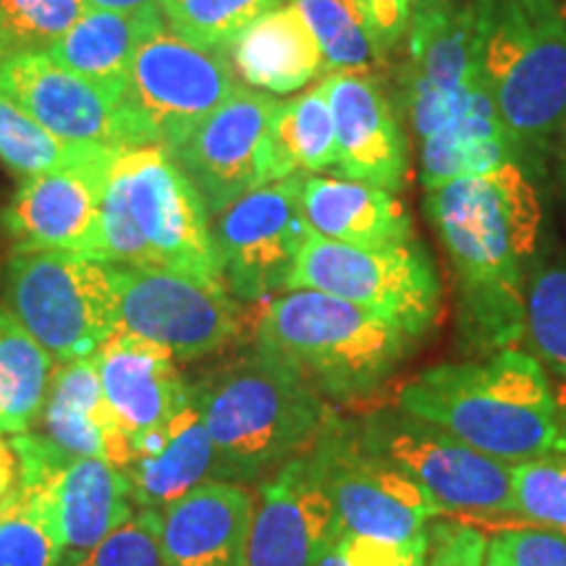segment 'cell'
Masks as SVG:
<instances>
[{"mask_svg": "<svg viewBox=\"0 0 566 566\" xmlns=\"http://www.w3.org/2000/svg\"><path fill=\"white\" fill-rule=\"evenodd\" d=\"M424 212L454 271L464 336L493 354L525 338V292L543 202L520 163L454 179L424 195Z\"/></svg>", "mask_w": 566, "mask_h": 566, "instance_id": "obj_1", "label": "cell"}, {"mask_svg": "<svg viewBox=\"0 0 566 566\" xmlns=\"http://www.w3.org/2000/svg\"><path fill=\"white\" fill-rule=\"evenodd\" d=\"M216 446L218 480L263 483L313 451L336 415L307 380L254 349L189 384Z\"/></svg>", "mask_w": 566, "mask_h": 566, "instance_id": "obj_3", "label": "cell"}, {"mask_svg": "<svg viewBox=\"0 0 566 566\" xmlns=\"http://www.w3.org/2000/svg\"><path fill=\"white\" fill-rule=\"evenodd\" d=\"M55 359L0 304V436L32 430L45 405Z\"/></svg>", "mask_w": 566, "mask_h": 566, "instance_id": "obj_29", "label": "cell"}, {"mask_svg": "<svg viewBox=\"0 0 566 566\" xmlns=\"http://www.w3.org/2000/svg\"><path fill=\"white\" fill-rule=\"evenodd\" d=\"M113 153L122 150L61 139L59 134L48 132L0 92V158L24 179L87 166V163L108 158Z\"/></svg>", "mask_w": 566, "mask_h": 566, "instance_id": "obj_32", "label": "cell"}, {"mask_svg": "<svg viewBox=\"0 0 566 566\" xmlns=\"http://www.w3.org/2000/svg\"><path fill=\"white\" fill-rule=\"evenodd\" d=\"M38 422V436L61 454L105 459L122 472L129 464V438L105 399L95 357L55 363Z\"/></svg>", "mask_w": 566, "mask_h": 566, "instance_id": "obj_24", "label": "cell"}, {"mask_svg": "<svg viewBox=\"0 0 566 566\" xmlns=\"http://www.w3.org/2000/svg\"><path fill=\"white\" fill-rule=\"evenodd\" d=\"M506 566H566V533L543 527L504 530L493 537Z\"/></svg>", "mask_w": 566, "mask_h": 566, "instance_id": "obj_40", "label": "cell"}, {"mask_svg": "<svg viewBox=\"0 0 566 566\" xmlns=\"http://www.w3.org/2000/svg\"><path fill=\"white\" fill-rule=\"evenodd\" d=\"M24 483V464L11 436H0V504L13 499Z\"/></svg>", "mask_w": 566, "mask_h": 566, "instance_id": "obj_43", "label": "cell"}, {"mask_svg": "<svg viewBox=\"0 0 566 566\" xmlns=\"http://www.w3.org/2000/svg\"><path fill=\"white\" fill-rule=\"evenodd\" d=\"M415 338L386 317L307 289L268 300L254 349L307 380L331 405L365 401L388 384Z\"/></svg>", "mask_w": 566, "mask_h": 566, "instance_id": "obj_4", "label": "cell"}, {"mask_svg": "<svg viewBox=\"0 0 566 566\" xmlns=\"http://www.w3.org/2000/svg\"><path fill=\"white\" fill-rule=\"evenodd\" d=\"M254 495L212 480L163 512V566H247Z\"/></svg>", "mask_w": 566, "mask_h": 566, "instance_id": "obj_22", "label": "cell"}, {"mask_svg": "<svg viewBox=\"0 0 566 566\" xmlns=\"http://www.w3.org/2000/svg\"><path fill=\"white\" fill-rule=\"evenodd\" d=\"M401 66V97L417 139L454 118L483 76L480 0H417Z\"/></svg>", "mask_w": 566, "mask_h": 566, "instance_id": "obj_13", "label": "cell"}, {"mask_svg": "<svg viewBox=\"0 0 566 566\" xmlns=\"http://www.w3.org/2000/svg\"><path fill=\"white\" fill-rule=\"evenodd\" d=\"M283 0H163L168 30L200 48L226 51L254 19Z\"/></svg>", "mask_w": 566, "mask_h": 566, "instance_id": "obj_34", "label": "cell"}, {"mask_svg": "<svg viewBox=\"0 0 566 566\" xmlns=\"http://www.w3.org/2000/svg\"><path fill=\"white\" fill-rule=\"evenodd\" d=\"M512 512L530 525L566 533V451L512 464Z\"/></svg>", "mask_w": 566, "mask_h": 566, "instance_id": "obj_36", "label": "cell"}, {"mask_svg": "<svg viewBox=\"0 0 566 566\" xmlns=\"http://www.w3.org/2000/svg\"><path fill=\"white\" fill-rule=\"evenodd\" d=\"M27 485L45 499L63 551L61 566L101 546L137 509L124 472L95 457H71Z\"/></svg>", "mask_w": 566, "mask_h": 566, "instance_id": "obj_20", "label": "cell"}, {"mask_svg": "<svg viewBox=\"0 0 566 566\" xmlns=\"http://www.w3.org/2000/svg\"><path fill=\"white\" fill-rule=\"evenodd\" d=\"M302 218L313 237L342 244L386 247L415 239L412 218L394 192L342 176H304Z\"/></svg>", "mask_w": 566, "mask_h": 566, "instance_id": "obj_26", "label": "cell"}, {"mask_svg": "<svg viewBox=\"0 0 566 566\" xmlns=\"http://www.w3.org/2000/svg\"><path fill=\"white\" fill-rule=\"evenodd\" d=\"M103 394L129 446L168 422L189 399L176 357L160 344L116 331L95 354Z\"/></svg>", "mask_w": 566, "mask_h": 566, "instance_id": "obj_21", "label": "cell"}, {"mask_svg": "<svg viewBox=\"0 0 566 566\" xmlns=\"http://www.w3.org/2000/svg\"><path fill=\"white\" fill-rule=\"evenodd\" d=\"M239 87L229 51L200 48L168 24L142 40L118 97L129 147H174Z\"/></svg>", "mask_w": 566, "mask_h": 566, "instance_id": "obj_8", "label": "cell"}, {"mask_svg": "<svg viewBox=\"0 0 566 566\" xmlns=\"http://www.w3.org/2000/svg\"><path fill=\"white\" fill-rule=\"evenodd\" d=\"M294 289L338 296L370 310L405 328L415 342L433 331L443 304L436 263L417 239L386 247H354L310 233L286 292Z\"/></svg>", "mask_w": 566, "mask_h": 566, "instance_id": "obj_9", "label": "cell"}, {"mask_svg": "<svg viewBox=\"0 0 566 566\" xmlns=\"http://www.w3.org/2000/svg\"><path fill=\"white\" fill-rule=\"evenodd\" d=\"M19 495H21V491H19L17 495H13V499L6 501V504H0V522H3L6 516H9V514L13 512V509H17V504H19Z\"/></svg>", "mask_w": 566, "mask_h": 566, "instance_id": "obj_47", "label": "cell"}, {"mask_svg": "<svg viewBox=\"0 0 566 566\" xmlns=\"http://www.w3.org/2000/svg\"><path fill=\"white\" fill-rule=\"evenodd\" d=\"M310 462L346 533L399 546L424 541L438 516H446L407 472L365 441L357 420L338 412L310 451Z\"/></svg>", "mask_w": 566, "mask_h": 566, "instance_id": "obj_10", "label": "cell"}, {"mask_svg": "<svg viewBox=\"0 0 566 566\" xmlns=\"http://www.w3.org/2000/svg\"><path fill=\"white\" fill-rule=\"evenodd\" d=\"M0 92L61 139L129 150L118 103L48 53H13L0 66Z\"/></svg>", "mask_w": 566, "mask_h": 566, "instance_id": "obj_17", "label": "cell"}, {"mask_svg": "<svg viewBox=\"0 0 566 566\" xmlns=\"http://www.w3.org/2000/svg\"><path fill=\"white\" fill-rule=\"evenodd\" d=\"M562 171H564V179H566V122H564V129H562Z\"/></svg>", "mask_w": 566, "mask_h": 566, "instance_id": "obj_48", "label": "cell"}, {"mask_svg": "<svg viewBox=\"0 0 566 566\" xmlns=\"http://www.w3.org/2000/svg\"><path fill=\"white\" fill-rule=\"evenodd\" d=\"M163 21H166L163 13L87 9L82 19L45 53L63 69L74 71L82 80L108 92L118 103L134 53H137L142 40Z\"/></svg>", "mask_w": 566, "mask_h": 566, "instance_id": "obj_28", "label": "cell"}, {"mask_svg": "<svg viewBox=\"0 0 566 566\" xmlns=\"http://www.w3.org/2000/svg\"><path fill=\"white\" fill-rule=\"evenodd\" d=\"M226 51L237 80L268 95H289L325 74L321 45L292 0L254 19Z\"/></svg>", "mask_w": 566, "mask_h": 566, "instance_id": "obj_27", "label": "cell"}, {"mask_svg": "<svg viewBox=\"0 0 566 566\" xmlns=\"http://www.w3.org/2000/svg\"><path fill=\"white\" fill-rule=\"evenodd\" d=\"M87 9L118 13H163V0H87Z\"/></svg>", "mask_w": 566, "mask_h": 566, "instance_id": "obj_44", "label": "cell"}, {"mask_svg": "<svg viewBox=\"0 0 566 566\" xmlns=\"http://www.w3.org/2000/svg\"><path fill=\"white\" fill-rule=\"evenodd\" d=\"M63 551L38 488L21 485L19 504L0 522V566H61Z\"/></svg>", "mask_w": 566, "mask_h": 566, "instance_id": "obj_35", "label": "cell"}, {"mask_svg": "<svg viewBox=\"0 0 566 566\" xmlns=\"http://www.w3.org/2000/svg\"><path fill=\"white\" fill-rule=\"evenodd\" d=\"M321 45L325 74H357L380 82L388 51L357 0H292Z\"/></svg>", "mask_w": 566, "mask_h": 566, "instance_id": "obj_31", "label": "cell"}, {"mask_svg": "<svg viewBox=\"0 0 566 566\" xmlns=\"http://www.w3.org/2000/svg\"><path fill=\"white\" fill-rule=\"evenodd\" d=\"M160 530L163 512L134 509V514L116 533L69 566H163Z\"/></svg>", "mask_w": 566, "mask_h": 566, "instance_id": "obj_38", "label": "cell"}, {"mask_svg": "<svg viewBox=\"0 0 566 566\" xmlns=\"http://www.w3.org/2000/svg\"><path fill=\"white\" fill-rule=\"evenodd\" d=\"M122 153L80 168L24 179L3 210L6 233L17 250L74 252L97 260L105 187Z\"/></svg>", "mask_w": 566, "mask_h": 566, "instance_id": "obj_16", "label": "cell"}, {"mask_svg": "<svg viewBox=\"0 0 566 566\" xmlns=\"http://www.w3.org/2000/svg\"><path fill=\"white\" fill-rule=\"evenodd\" d=\"M124 475L134 506L155 512H166L195 488L218 480L216 446L192 391L171 420L132 443Z\"/></svg>", "mask_w": 566, "mask_h": 566, "instance_id": "obj_23", "label": "cell"}, {"mask_svg": "<svg viewBox=\"0 0 566 566\" xmlns=\"http://www.w3.org/2000/svg\"><path fill=\"white\" fill-rule=\"evenodd\" d=\"M520 3H546V0H520Z\"/></svg>", "mask_w": 566, "mask_h": 566, "instance_id": "obj_49", "label": "cell"}, {"mask_svg": "<svg viewBox=\"0 0 566 566\" xmlns=\"http://www.w3.org/2000/svg\"><path fill=\"white\" fill-rule=\"evenodd\" d=\"M488 537L472 525L441 522L430 527V548L422 566H485Z\"/></svg>", "mask_w": 566, "mask_h": 566, "instance_id": "obj_41", "label": "cell"}, {"mask_svg": "<svg viewBox=\"0 0 566 566\" xmlns=\"http://www.w3.org/2000/svg\"><path fill=\"white\" fill-rule=\"evenodd\" d=\"M430 535L415 543H384L342 530L315 566H422L428 558Z\"/></svg>", "mask_w": 566, "mask_h": 566, "instance_id": "obj_39", "label": "cell"}, {"mask_svg": "<svg viewBox=\"0 0 566 566\" xmlns=\"http://www.w3.org/2000/svg\"><path fill=\"white\" fill-rule=\"evenodd\" d=\"M208 216L166 147H129L113 163L105 187L97 260L166 268L226 286Z\"/></svg>", "mask_w": 566, "mask_h": 566, "instance_id": "obj_5", "label": "cell"}, {"mask_svg": "<svg viewBox=\"0 0 566 566\" xmlns=\"http://www.w3.org/2000/svg\"><path fill=\"white\" fill-rule=\"evenodd\" d=\"M3 304L55 363L95 357L118 328L111 263L87 254L13 250Z\"/></svg>", "mask_w": 566, "mask_h": 566, "instance_id": "obj_7", "label": "cell"}, {"mask_svg": "<svg viewBox=\"0 0 566 566\" xmlns=\"http://www.w3.org/2000/svg\"><path fill=\"white\" fill-rule=\"evenodd\" d=\"M336 132V166L342 179L399 192L409 168V147L394 103L378 80L325 74Z\"/></svg>", "mask_w": 566, "mask_h": 566, "instance_id": "obj_19", "label": "cell"}, {"mask_svg": "<svg viewBox=\"0 0 566 566\" xmlns=\"http://www.w3.org/2000/svg\"><path fill=\"white\" fill-rule=\"evenodd\" d=\"M279 105V97L239 84L221 108L166 150L210 216H221L239 197L275 181L271 129Z\"/></svg>", "mask_w": 566, "mask_h": 566, "instance_id": "obj_14", "label": "cell"}, {"mask_svg": "<svg viewBox=\"0 0 566 566\" xmlns=\"http://www.w3.org/2000/svg\"><path fill=\"white\" fill-rule=\"evenodd\" d=\"M522 342L537 363L566 380V260L530 273Z\"/></svg>", "mask_w": 566, "mask_h": 566, "instance_id": "obj_33", "label": "cell"}, {"mask_svg": "<svg viewBox=\"0 0 566 566\" xmlns=\"http://www.w3.org/2000/svg\"><path fill=\"white\" fill-rule=\"evenodd\" d=\"M118 328L160 344L176 363H195L233 344L242 310L226 286L166 268L113 265Z\"/></svg>", "mask_w": 566, "mask_h": 566, "instance_id": "obj_12", "label": "cell"}, {"mask_svg": "<svg viewBox=\"0 0 566 566\" xmlns=\"http://www.w3.org/2000/svg\"><path fill=\"white\" fill-rule=\"evenodd\" d=\"M338 533L342 522L307 451L258 485L247 566H315Z\"/></svg>", "mask_w": 566, "mask_h": 566, "instance_id": "obj_18", "label": "cell"}, {"mask_svg": "<svg viewBox=\"0 0 566 566\" xmlns=\"http://www.w3.org/2000/svg\"><path fill=\"white\" fill-rule=\"evenodd\" d=\"M271 160L275 181L336 166L334 116L323 80L294 101H281L271 129Z\"/></svg>", "mask_w": 566, "mask_h": 566, "instance_id": "obj_30", "label": "cell"}, {"mask_svg": "<svg viewBox=\"0 0 566 566\" xmlns=\"http://www.w3.org/2000/svg\"><path fill=\"white\" fill-rule=\"evenodd\" d=\"M87 0H0V24L13 53L51 51L82 13Z\"/></svg>", "mask_w": 566, "mask_h": 566, "instance_id": "obj_37", "label": "cell"}, {"mask_svg": "<svg viewBox=\"0 0 566 566\" xmlns=\"http://www.w3.org/2000/svg\"><path fill=\"white\" fill-rule=\"evenodd\" d=\"M388 53L405 42L417 0H357Z\"/></svg>", "mask_w": 566, "mask_h": 566, "instance_id": "obj_42", "label": "cell"}, {"mask_svg": "<svg viewBox=\"0 0 566 566\" xmlns=\"http://www.w3.org/2000/svg\"><path fill=\"white\" fill-rule=\"evenodd\" d=\"M396 407L506 464L566 451L546 367L520 346L428 367L399 388Z\"/></svg>", "mask_w": 566, "mask_h": 566, "instance_id": "obj_2", "label": "cell"}, {"mask_svg": "<svg viewBox=\"0 0 566 566\" xmlns=\"http://www.w3.org/2000/svg\"><path fill=\"white\" fill-rule=\"evenodd\" d=\"M480 9L485 84L533 166L566 122V11L558 0H480Z\"/></svg>", "mask_w": 566, "mask_h": 566, "instance_id": "obj_6", "label": "cell"}, {"mask_svg": "<svg viewBox=\"0 0 566 566\" xmlns=\"http://www.w3.org/2000/svg\"><path fill=\"white\" fill-rule=\"evenodd\" d=\"M485 566H506L504 556H501V551H499V546H495L493 537H491V541H488V558H485Z\"/></svg>", "mask_w": 566, "mask_h": 566, "instance_id": "obj_45", "label": "cell"}, {"mask_svg": "<svg viewBox=\"0 0 566 566\" xmlns=\"http://www.w3.org/2000/svg\"><path fill=\"white\" fill-rule=\"evenodd\" d=\"M13 55V48H11V40H9V34H6V30H3V24H0V66H3L6 61H9Z\"/></svg>", "mask_w": 566, "mask_h": 566, "instance_id": "obj_46", "label": "cell"}, {"mask_svg": "<svg viewBox=\"0 0 566 566\" xmlns=\"http://www.w3.org/2000/svg\"><path fill=\"white\" fill-rule=\"evenodd\" d=\"M359 433L407 472L443 514L512 512V464L472 449L436 424L394 409L359 417Z\"/></svg>", "mask_w": 566, "mask_h": 566, "instance_id": "obj_11", "label": "cell"}, {"mask_svg": "<svg viewBox=\"0 0 566 566\" xmlns=\"http://www.w3.org/2000/svg\"><path fill=\"white\" fill-rule=\"evenodd\" d=\"M520 163L533 171L527 153L506 129L485 76L470 90L462 108L441 129L420 142V181L424 192L454 179L483 176Z\"/></svg>", "mask_w": 566, "mask_h": 566, "instance_id": "obj_25", "label": "cell"}, {"mask_svg": "<svg viewBox=\"0 0 566 566\" xmlns=\"http://www.w3.org/2000/svg\"><path fill=\"white\" fill-rule=\"evenodd\" d=\"M304 176L252 189L218 216L212 239L226 286L237 302H268L275 292H286L310 237L302 218Z\"/></svg>", "mask_w": 566, "mask_h": 566, "instance_id": "obj_15", "label": "cell"}]
</instances>
